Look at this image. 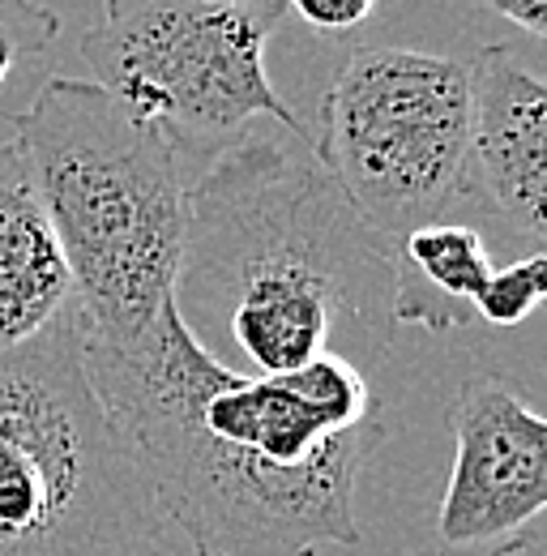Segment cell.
Wrapping results in <instances>:
<instances>
[{"mask_svg":"<svg viewBox=\"0 0 547 556\" xmlns=\"http://www.w3.org/2000/svg\"><path fill=\"white\" fill-rule=\"evenodd\" d=\"M86 372L141 454L163 522L180 527L198 556L364 544L355 484L385 441V419L351 359L240 372L189 334L171 300L129 348H86Z\"/></svg>","mask_w":547,"mask_h":556,"instance_id":"obj_1","label":"cell"},{"mask_svg":"<svg viewBox=\"0 0 547 556\" xmlns=\"http://www.w3.org/2000/svg\"><path fill=\"white\" fill-rule=\"evenodd\" d=\"M394 244L313 159L308 138H244L205 159L185 198L176 313L257 377L342 355L359 372L390 348Z\"/></svg>","mask_w":547,"mask_h":556,"instance_id":"obj_2","label":"cell"},{"mask_svg":"<svg viewBox=\"0 0 547 556\" xmlns=\"http://www.w3.org/2000/svg\"><path fill=\"white\" fill-rule=\"evenodd\" d=\"M9 125L65 249L86 348H129L176 300L185 159L81 77H52Z\"/></svg>","mask_w":547,"mask_h":556,"instance_id":"obj_3","label":"cell"},{"mask_svg":"<svg viewBox=\"0 0 547 556\" xmlns=\"http://www.w3.org/2000/svg\"><path fill=\"white\" fill-rule=\"evenodd\" d=\"M81 313L0 351V556H158L163 514L86 372Z\"/></svg>","mask_w":547,"mask_h":556,"instance_id":"obj_4","label":"cell"},{"mask_svg":"<svg viewBox=\"0 0 547 556\" xmlns=\"http://www.w3.org/2000/svg\"><path fill=\"white\" fill-rule=\"evenodd\" d=\"M282 13V0H107L99 26L81 35V61L99 90L180 159L231 150L262 116L308 138L266 73Z\"/></svg>","mask_w":547,"mask_h":556,"instance_id":"obj_5","label":"cell"},{"mask_svg":"<svg viewBox=\"0 0 547 556\" xmlns=\"http://www.w3.org/2000/svg\"><path fill=\"white\" fill-rule=\"evenodd\" d=\"M471 70L428 48H355L321 94L313 159L355 214L398 244L467 206Z\"/></svg>","mask_w":547,"mask_h":556,"instance_id":"obj_6","label":"cell"},{"mask_svg":"<svg viewBox=\"0 0 547 556\" xmlns=\"http://www.w3.org/2000/svg\"><path fill=\"white\" fill-rule=\"evenodd\" d=\"M454 471L436 509V556H522L544 535L547 424L500 377L462 381L454 412Z\"/></svg>","mask_w":547,"mask_h":556,"instance_id":"obj_7","label":"cell"},{"mask_svg":"<svg viewBox=\"0 0 547 556\" xmlns=\"http://www.w3.org/2000/svg\"><path fill=\"white\" fill-rule=\"evenodd\" d=\"M471 70L467 206L487 210L539 249L547 198V86L509 43H483Z\"/></svg>","mask_w":547,"mask_h":556,"instance_id":"obj_8","label":"cell"},{"mask_svg":"<svg viewBox=\"0 0 547 556\" xmlns=\"http://www.w3.org/2000/svg\"><path fill=\"white\" fill-rule=\"evenodd\" d=\"M77 308L65 249L17 141H0V351L35 343Z\"/></svg>","mask_w":547,"mask_h":556,"instance_id":"obj_9","label":"cell"},{"mask_svg":"<svg viewBox=\"0 0 547 556\" xmlns=\"http://www.w3.org/2000/svg\"><path fill=\"white\" fill-rule=\"evenodd\" d=\"M394 321L423 326L432 334H454L471 321L479 291L496 270V262L479 227L436 218L394 244Z\"/></svg>","mask_w":547,"mask_h":556,"instance_id":"obj_10","label":"cell"},{"mask_svg":"<svg viewBox=\"0 0 547 556\" xmlns=\"http://www.w3.org/2000/svg\"><path fill=\"white\" fill-rule=\"evenodd\" d=\"M547 295V257L544 249H531L526 257H513L496 266L475 300V313L492 330H513L522 326Z\"/></svg>","mask_w":547,"mask_h":556,"instance_id":"obj_11","label":"cell"},{"mask_svg":"<svg viewBox=\"0 0 547 556\" xmlns=\"http://www.w3.org/2000/svg\"><path fill=\"white\" fill-rule=\"evenodd\" d=\"M61 35V17L35 0H0V90L17 65L43 56Z\"/></svg>","mask_w":547,"mask_h":556,"instance_id":"obj_12","label":"cell"},{"mask_svg":"<svg viewBox=\"0 0 547 556\" xmlns=\"http://www.w3.org/2000/svg\"><path fill=\"white\" fill-rule=\"evenodd\" d=\"M282 4L321 39H346L381 9V0H282Z\"/></svg>","mask_w":547,"mask_h":556,"instance_id":"obj_13","label":"cell"},{"mask_svg":"<svg viewBox=\"0 0 547 556\" xmlns=\"http://www.w3.org/2000/svg\"><path fill=\"white\" fill-rule=\"evenodd\" d=\"M479 4H483L487 13L513 22L518 30L535 35V39H544L547 35V0H479Z\"/></svg>","mask_w":547,"mask_h":556,"instance_id":"obj_14","label":"cell"},{"mask_svg":"<svg viewBox=\"0 0 547 556\" xmlns=\"http://www.w3.org/2000/svg\"><path fill=\"white\" fill-rule=\"evenodd\" d=\"M222 4H257V0H222Z\"/></svg>","mask_w":547,"mask_h":556,"instance_id":"obj_15","label":"cell"}]
</instances>
